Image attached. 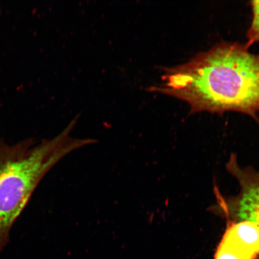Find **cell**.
Returning a JSON list of instances; mask_svg holds the SVG:
<instances>
[{"label": "cell", "instance_id": "1", "mask_svg": "<svg viewBox=\"0 0 259 259\" xmlns=\"http://www.w3.org/2000/svg\"><path fill=\"white\" fill-rule=\"evenodd\" d=\"M163 83L148 91L186 102L190 113L237 112L257 119L259 53L223 41L188 62L163 68Z\"/></svg>", "mask_w": 259, "mask_h": 259}, {"label": "cell", "instance_id": "2", "mask_svg": "<svg viewBox=\"0 0 259 259\" xmlns=\"http://www.w3.org/2000/svg\"><path fill=\"white\" fill-rule=\"evenodd\" d=\"M76 122L73 119L57 137L38 144L32 138L9 144L0 136V252L48 171L70 152L90 144L89 139L70 137Z\"/></svg>", "mask_w": 259, "mask_h": 259}, {"label": "cell", "instance_id": "3", "mask_svg": "<svg viewBox=\"0 0 259 259\" xmlns=\"http://www.w3.org/2000/svg\"><path fill=\"white\" fill-rule=\"evenodd\" d=\"M227 169L237 180L240 192L228 200L220 197V208L235 221L248 220L259 225V172L251 167L239 166L234 155Z\"/></svg>", "mask_w": 259, "mask_h": 259}, {"label": "cell", "instance_id": "4", "mask_svg": "<svg viewBox=\"0 0 259 259\" xmlns=\"http://www.w3.org/2000/svg\"><path fill=\"white\" fill-rule=\"evenodd\" d=\"M259 255V225L248 220L232 222L223 235L215 259H255Z\"/></svg>", "mask_w": 259, "mask_h": 259}, {"label": "cell", "instance_id": "5", "mask_svg": "<svg viewBox=\"0 0 259 259\" xmlns=\"http://www.w3.org/2000/svg\"><path fill=\"white\" fill-rule=\"evenodd\" d=\"M252 10V20L247 32V41L246 46L259 44V0L250 2Z\"/></svg>", "mask_w": 259, "mask_h": 259}]
</instances>
